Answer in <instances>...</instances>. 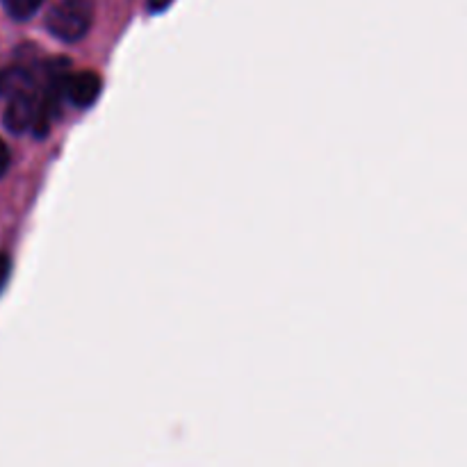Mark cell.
I'll return each mask as SVG.
<instances>
[{"instance_id": "cell-1", "label": "cell", "mask_w": 467, "mask_h": 467, "mask_svg": "<svg viewBox=\"0 0 467 467\" xmlns=\"http://www.w3.org/2000/svg\"><path fill=\"white\" fill-rule=\"evenodd\" d=\"M91 21H94V7H91L89 0H62L48 14L46 26H48L50 35L71 44V41L82 39L87 35Z\"/></svg>"}, {"instance_id": "cell-2", "label": "cell", "mask_w": 467, "mask_h": 467, "mask_svg": "<svg viewBox=\"0 0 467 467\" xmlns=\"http://www.w3.org/2000/svg\"><path fill=\"white\" fill-rule=\"evenodd\" d=\"M36 117H39V91H23L9 99L5 109V126L12 132H26L35 128Z\"/></svg>"}, {"instance_id": "cell-3", "label": "cell", "mask_w": 467, "mask_h": 467, "mask_svg": "<svg viewBox=\"0 0 467 467\" xmlns=\"http://www.w3.org/2000/svg\"><path fill=\"white\" fill-rule=\"evenodd\" d=\"M103 89V80L94 71L68 73L67 78V99L78 108H89L96 103Z\"/></svg>"}, {"instance_id": "cell-4", "label": "cell", "mask_w": 467, "mask_h": 467, "mask_svg": "<svg viewBox=\"0 0 467 467\" xmlns=\"http://www.w3.org/2000/svg\"><path fill=\"white\" fill-rule=\"evenodd\" d=\"M32 89H36V80L30 68L16 64V67H7L0 71V96H5V99H12V96Z\"/></svg>"}, {"instance_id": "cell-5", "label": "cell", "mask_w": 467, "mask_h": 467, "mask_svg": "<svg viewBox=\"0 0 467 467\" xmlns=\"http://www.w3.org/2000/svg\"><path fill=\"white\" fill-rule=\"evenodd\" d=\"M41 3H44V0H3L7 14L12 18H16V21H26V18L35 16V12L41 7Z\"/></svg>"}, {"instance_id": "cell-6", "label": "cell", "mask_w": 467, "mask_h": 467, "mask_svg": "<svg viewBox=\"0 0 467 467\" xmlns=\"http://www.w3.org/2000/svg\"><path fill=\"white\" fill-rule=\"evenodd\" d=\"M9 272H12V260H9V255L0 254V292H3L5 283H7Z\"/></svg>"}, {"instance_id": "cell-7", "label": "cell", "mask_w": 467, "mask_h": 467, "mask_svg": "<svg viewBox=\"0 0 467 467\" xmlns=\"http://www.w3.org/2000/svg\"><path fill=\"white\" fill-rule=\"evenodd\" d=\"M9 162H12V155H9L7 144H5V141L0 140V176H5V173H7Z\"/></svg>"}, {"instance_id": "cell-8", "label": "cell", "mask_w": 467, "mask_h": 467, "mask_svg": "<svg viewBox=\"0 0 467 467\" xmlns=\"http://www.w3.org/2000/svg\"><path fill=\"white\" fill-rule=\"evenodd\" d=\"M171 5V0H149V9L150 12H162Z\"/></svg>"}]
</instances>
